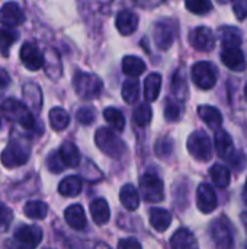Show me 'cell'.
<instances>
[{
    "mask_svg": "<svg viewBox=\"0 0 247 249\" xmlns=\"http://www.w3.org/2000/svg\"><path fill=\"white\" fill-rule=\"evenodd\" d=\"M0 112L7 120L19 124L25 130L35 128V118H33V115L31 114V111L28 109V107L25 104H22L20 101L12 99V98L10 99H6L0 105Z\"/></svg>",
    "mask_w": 247,
    "mask_h": 249,
    "instance_id": "cell-1",
    "label": "cell"
},
{
    "mask_svg": "<svg viewBox=\"0 0 247 249\" xmlns=\"http://www.w3.org/2000/svg\"><path fill=\"white\" fill-rule=\"evenodd\" d=\"M95 142L96 146L109 158L118 159L127 152L125 143L121 140L118 134H115L109 128H99L95 134Z\"/></svg>",
    "mask_w": 247,
    "mask_h": 249,
    "instance_id": "cell-2",
    "label": "cell"
},
{
    "mask_svg": "<svg viewBox=\"0 0 247 249\" xmlns=\"http://www.w3.org/2000/svg\"><path fill=\"white\" fill-rule=\"evenodd\" d=\"M73 86L82 99H95L102 92V80L92 73L77 71L73 79Z\"/></svg>",
    "mask_w": 247,
    "mask_h": 249,
    "instance_id": "cell-3",
    "label": "cell"
},
{
    "mask_svg": "<svg viewBox=\"0 0 247 249\" xmlns=\"http://www.w3.org/2000/svg\"><path fill=\"white\" fill-rule=\"evenodd\" d=\"M29 155H31L29 144H26L22 140H13L1 152V163L9 169L22 166L28 162Z\"/></svg>",
    "mask_w": 247,
    "mask_h": 249,
    "instance_id": "cell-4",
    "label": "cell"
},
{
    "mask_svg": "<svg viewBox=\"0 0 247 249\" xmlns=\"http://www.w3.org/2000/svg\"><path fill=\"white\" fill-rule=\"evenodd\" d=\"M141 197L148 203H162L165 200L163 181L153 172H147L140 179Z\"/></svg>",
    "mask_w": 247,
    "mask_h": 249,
    "instance_id": "cell-5",
    "label": "cell"
},
{
    "mask_svg": "<svg viewBox=\"0 0 247 249\" xmlns=\"http://www.w3.org/2000/svg\"><path fill=\"white\" fill-rule=\"evenodd\" d=\"M188 152L199 162H208L213 158V144L204 131H195L188 137Z\"/></svg>",
    "mask_w": 247,
    "mask_h": 249,
    "instance_id": "cell-6",
    "label": "cell"
},
{
    "mask_svg": "<svg viewBox=\"0 0 247 249\" xmlns=\"http://www.w3.org/2000/svg\"><path fill=\"white\" fill-rule=\"evenodd\" d=\"M211 239L215 249H234V238L229 223L224 219H217L210 228Z\"/></svg>",
    "mask_w": 247,
    "mask_h": 249,
    "instance_id": "cell-7",
    "label": "cell"
},
{
    "mask_svg": "<svg viewBox=\"0 0 247 249\" xmlns=\"http://www.w3.org/2000/svg\"><path fill=\"white\" fill-rule=\"evenodd\" d=\"M191 76H192L194 83L199 89H204V90H208V89L214 88V85L217 82L215 69L208 61H199V63L194 64L192 71H191Z\"/></svg>",
    "mask_w": 247,
    "mask_h": 249,
    "instance_id": "cell-8",
    "label": "cell"
},
{
    "mask_svg": "<svg viewBox=\"0 0 247 249\" xmlns=\"http://www.w3.org/2000/svg\"><path fill=\"white\" fill-rule=\"evenodd\" d=\"M154 44L159 50L166 51L169 50L176 38V25L172 20H160L154 25L153 29Z\"/></svg>",
    "mask_w": 247,
    "mask_h": 249,
    "instance_id": "cell-9",
    "label": "cell"
},
{
    "mask_svg": "<svg viewBox=\"0 0 247 249\" xmlns=\"http://www.w3.org/2000/svg\"><path fill=\"white\" fill-rule=\"evenodd\" d=\"M15 242L23 249H35L42 241V231L38 226H19L13 233Z\"/></svg>",
    "mask_w": 247,
    "mask_h": 249,
    "instance_id": "cell-10",
    "label": "cell"
},
{
    "mask_svg": "<svg viewBox=\"0 0 247 249\" xmlns=\"http://www.w3.org/2000/svg\"><path fill=\"white\" fill-rule=\"evenodd\" d=\"M189 42L191 45L202 53H208L214 48L215 45V36L214 32L207 28V26H198L195 28L191 35H189Z\"/></svg>",
    "mask_w": 247,
    "mask_h": 249,
    "instance_id": "cell-11",
    "label": "cell"
},
{
    "mask_svg": "<svg viewBox=\"0 0 247 249\" xmlns=\"http://www.w3.org/2000/svg\"><path fill=\"white\" fill-rule=\"evenodd\" d=\"M20 61L28 70L36 71L44 66L45 58H44V54L39 51V48L35 44L25 42L20 48Z\"/></svg>",
    "mask_w": 247,
    "mask_h": 249,
    "instance_id": "cell-12",
    "label": "cell"
},
{
    "mask_svg": "<svg viewBox=\"0 0 247 249\" xmlns=\"http://www.w3.org/2000/svg\"><path fill=\"white\" fill-rule=\"evenodd\" d=\"M197 206L199 212L208 214L217 209V196L211 185L201 184L197 190Z\"/></svg>",
    "mask_w": 247,
    "mask_h": 249,
    "instance_id": "cell-13",
    "label": "cell"
},
{
    "mask_svg": "<svg viewBox=\"0 0 247 249\" xmlns=\"http://www.w3.org/2000/svg\"><path fill=\"white\" fill-rule=\"evenodd\" d=\"M25 13L17 3L9 1L1 6L0 9V22L6 26H17L23 23Z\"/></svg>",
    "mask_w": 247,
    "mask_h": 249,
    "instance_id": "cell-14",
    "label": "cell"
},
{
    "mask_svg": "<svg viewBox=\"0 0 247 249\" xmlns=\"http://www.w3.org/2000/svg\"><path fill=\"white\" fill-rule=\"evenodd\" d=\"M221 61L233 71H242L246 69V57L240 47L224 48V51L221 53Z\"/></svg>",
    "mask_w": 247,
    "mask_h": 249,
    "instance_id": "cell-15",
    "label": "cell"
},
{
    "mask_svg": "<svg viewBox=\"0 0 247 249\" xmlns=\"http://www.w3.org/2000/svg\"><path fill=\"white\" fill-rule=\"evenodd\" d=\"M116 29L121 35L127 36L135 32L138 28V16L131 10H121L116 15Z\"/></svg>",
    "mask_w": 247,
    "mask_h": 249,
    "instance_id": "cell-16",
    "label": "cell"
},
{
    "mask_svg": "<svg viewBox=\"0 0 247 249\" xmlns=\"http://www.w3.org/2000/svg\"><path fill=\"white\" fill-rule=\"evenodd\" d=\"M170 247L172 249H199L194 233L185 228L178 229L173 233V236L170 239Z\"/></svg>",
    "mask_w": 247,
    "mask_h": 249,
    "instance_id": "cell-17",
    "label": "cell"
},
{
    "mask_svg": "<svg viewBox=\"0 0 247 249\" xmlns=\"http://www.w3.org/2000/svg\"><path fill=\"white\" fill-rule=\"evenodd\" d=\"M90 214H92L93 222L98 226L106 225L109 222V217H111V210H109V206H108L106 200H103V198L93 200L90 203Z\"/></svg>",
    "mask_w": 247,
    "mask_h": 249,
    "instance_id": "cell-18",
    "label": "cell"
},
{
    "mask_svg": "<svg viewBox=\"0 0 247 249\" xmlns=\"http://www.w3.org/2000/svg\"><path fill=\"white\" fill-rule=\"evenodd\" d=\"M64 219L67 225L76 231H83L86 228V214H84L83 207L79 204L70 206L64 213Z\"/></svg>",
    "mask_w": 247,
    "mask_h": 249,
    "instance_id": "cell-19",
    "label": "cell"
},
{
    "mask_svg": "<svg viewBox=\"0 0 247 249\" xmlns=\"http://www.w3.org/2000/svg\"><path fill=\"white\" fill-rule=\"evenodd\" d=\"M214 143H215V150L217 153L227 159L234 153V146H233V140L230 137V134L224 130H217L215 137H214Z\"/></svg>",
    "mask_w": 247,
    "mask_h": 249,
    "instance_id": "cell-20",
    "label": "cell"
},
{
    "mask_svg": "<svg viewBox=\"0 0 247 249\" xmlns=\"http://www.w3.org/2000/svg\"><path fill=\"white\" fill-rule=\"evenodd\" d=\"M198 115L199 118L211 128L218 130L223 124V115L221 112L215 108V107H210V105H201L198 108Z\"/></svg>",
    "mask_w": 247,
    "mask_h": 249,
    "instance_id": "cell-21",
    "label": "cell"
},
{
    "mask_svg": "<svg viewBox=\"0 0 247 249\" xmlns=\"http://www.w3.org/2000/svg\"><path fill=\"white\" fill-rule=\"evenodd\" d=\"M170 223H172V214L167 210L159 209V207L150 210V225L157 232L167 231L169 226H170Z\"/></svg>",
    "mask_w": 247,
    "mask_h": 249,
    "instance_id": "cell-22",
    "label": "cell"
},
{
    "mask_svg": "<svg viewBox=\"0 0 247 249\" xmlns=\"http://www.w3.org/2000/svg\"><path fill=\"white\" fill-rule=\"evenodd\" d=\"M119 198H121V203L122 206L130 210V212H134L138 209L140 206V196H138V191L134 188V185L131 184H127L121 188L119 191Z\"/></svg>",
    "mask_w": 247,
    "mask_h": 249,
    "instance_id": "cell-23",
    "label": "cell"
},
{
    "mask_svg": "<svg viewBox=\"0 0 247 249\" xmlns=\"http://www.w3.org/2000/svg\"><path fill=\"white\" fill-rule=\"evenodd\" d=\"M162 89V76L159 73H151L144 80V96L148 102H153L159 98Z\"/></svg>",
    "mask_w": 247,
    "mask_h": 249,
    "instance_id": "cell-24",
    "label": "cell"
},
{
    "mask_svg": "<svg viewBox=\"0 0 247 249\" xmlns=\"http://www.w3.org/2000/svg\"><path fill=\"white\" fill-rule=\"evenodd\" d=\"M58 153H60V156H61V159H63V162H64V165L67 168L79 166V163H80V152L76 147V144H73L70 142H66L60 147Z\"/></svg>",
    "mask_w": 247,
    "mask_h": 249,
    "instance_id": "cell-25",
    "label": "cell"
},
{
    "mask_svg": "<svg viewBox=\"0 0 247 249\" xmlns=\"http://www.w3.org/2000/svg\"><path fill=\"white\" fill-rule=\"evenodd\" d=\"M23 98L25 102L33 109V111H39L42 107V93L38 85L35 83H26L23 86Z\"/></svg>",
    "mask_w": 247,
    "mask_h": 249,
    "instance_id": "cell-26",
    "label": "cell"
},
{
    "mask_svg": "<svg viewBox=\"0 0 247 249\" xmlns=\"http://www.w3.org/2000/svg\"><path fill=\"white\" fill-rule=\"evenodd\" d=\"M44 58H45L44 66H45L47 74L51 79H58L61 76V63H60V57H58L57 51L48 48L44 54Z\"/></svg>",
    "mask_w": 247,
    "mask_h": 249,
    "instance_id": "cell-27",
    "label": "cell"
},
{
    "mask_svg": "<svg viewBox=\"0 0 247 249\" xmlns=\"http://www.w3.org/2000/svg\"><path fill=\"white\" fill-rule=\"evenodd\" d=\"M122 71L130 77H138L146 71V63L135 55H127L122 60Z\"/></svg>",
    "mask_w": 247,
    "mask_h": 249,
    "instance_id": "cell-28",
    "label": "cell"
},
{
    "mask_svg": "<svg viewBox=\"0 0 247 249\" xmlns=\"http://www.w3.org/2000/svg\"><path fill=\"white\" fill-rule=\"evenodd\" d=\"M220 39L224 45V48H231V47H240L242 45V34L237 28L233 26H223L218 29Z\"/></svg>",
    "mask_w": 247,
    "mask_h": 249,
    "instance_id": "cell-29",
    "label": "cell"
},
{
    "mask_svg": "<svg viewBox=\"0 0 247 249\" xmlns=\"http://www.w3.org/2000/svg\"><path fill=\"white\" fill-rule=\"evenodd\" d=\"M82 185H83L82 179H80L79 177H76V175H71V177L64 178V179L60 182L58 191H60V194L64 196V197H76V196L80 194Z\"/></svg>",
    "mask_w": 247,
    "mask_h": 249,
    "instance_id": "cell-30",
    "label": "cell"
},
{
    "mask_svg": "<svg viewBox=\"0 0 247 249\" xmlns=\"http://www.w3.org/2000/svg\"><path fill=\"white\" fill-rule=\"evenodd\" d=\"M211 178H213V182L218 188H227L230 181H231V175H230L229 168L224 165H220V163H215L211 168Z\"/></svg>",
    "mask_w": 247,
    "mask_h": 249,
    "instance_id": "cell-31",
    "label": "cell"
},
{
    "mask_svg": "<svg viewBox=\"0 0 247 249\" xmlns=\"http://www.w3.org/2000/svg\"><path fill=\"white\" fill-rule=\"evenodd\" d=\"M172 92L178 99H185L188 92V85H186V76L183 69H178L175 71L172 79Z\"/></svg>",
    "mask_w": 247,
    "mask_h": 249,
    "instance_id": "cell-32",
    "label": "cell"
},
{
    "mask_svg": "<svg viewBox=\"0 0 247 249\" xmlns=\"http://www.w3.org/2000/svg\"><path fill=\"white\" fill-rule=\"evenodd\" d=\"M23 213L26 217L33 220H42L45 219L48 213V206L42 201H29L23 207Z\"/></svg>",
    "mask_w": 247,
    "mask_h": 249,
    "instance_id": "cell-33",
    "label": "cell"
},
{
    "mask_svg": "<svg viewBox=\"0 0 247 249\" xmlns=\"http://www.w3.org/2000/svg\"><path fill=\"white\" fill-rule=\"evenodd\" d=\"M70 123L68 114L63 108H52L49 111V124L55 131H63Z\"/></svg>",
    "mask_w": 247,
    "mask_h": 249,
    "instance_id": "cell-34",
    "label": "cell"
},
{
    "mask_svg": "<svg viewBox=\"0 0 247 249\" xmlns=\"http://www.w3.org/2000/svg\"><path fill=\"white\" fill-rule=\"evenodd\" d=\"M103 118H105L116 131H122V130L125 128V117H124V114H122L119 109L114 108V107H109V108H106V109L103 111Z\"/></svg>",
    "mask_w": 247,
    "mask_h": 249,
    "instance_id": "cell-35",
    "label": "cell"
},
{
    "mask_svg": "<svg viewBox=\"0 0 247 249\" xmlns=\"http://www.w3.org/2000/svg\"><path fill=\"white\" fill-rule=\"evenodd\" d=\"M122 98L127 104H135L140 98V85L137 80L130 79L122 85Z\"/></svg>",
    "mask_w": 247,
    "mask_h": 249,
    "instance_id": "cell-36",
    "label": "cell"
},
{
    "mask_svg": "<svg viewBox=\"0 0 247 249\" xmlns=\"http://www.w3.org/2000/svg\"><path fill=\"white\" fill-rule=\"evenodd\" d=\"M132 118H134V123L138 125V127H146L150 124L151 118H153V111L150 108L148 104H140L135 109H134V114H132Z\"/></svg>",
    "mask_w": 247,
    "mask_h": 249,
    "instance_id": "cell-37",
    "label": "cell"
},
{
    "mask_svg": "<svg viewBox=\"0 0 247 249\" xmlns=\"http://www.w3.org/2000/svg\"><path fill=\"white\" fill-rule=\"evenodd\" d=\"M185 4L188 10H191L195 15H207L213 10L211 0H185Z\"/></svg>",
    "mask_w": 247,
    "mask_h": 249,
    "instance_id": "cell-38",
    "label": "cell"
},
{
    "mask_svg": "<svg viewBox=\"0 0 247 249\" xmlns=\"http://www.w3.org/2000/svg\"><path fill=\"white\" fill-rule=\"evenodd\" d=\"M17 39V34L15 31H9V29H0V53L6 57L9 54L10 47L13 45V42Z\"/></svg>",
    "mask_w": 247,
    "mask_h": 249,
    "instance_id": "cell-39",
    "label": "cell"
},
{
    "mask_svg": "<svg viewBox=\"0 0 247 249\" xmlns=\"http://www.w3.org/2000/svg\"><path fill=\"white\" fill-rule=\"evenodd\" d=\"M181 117H182V105L178 101L169 99L165 107V118L170 123H175L179 121Z\"/></svg>",
    "mask_w": 247,
    "mask_h": 249,
    "instance_id": "cell-40",
    "label": "cell"
},
{
    "mask_svg": "<svg viewBox=\"0 0 247 249\" xmlns=\"http://www.w3.org/2000/svg\"><path fill=\"white\" fill-rule=\"evenodd\" d=\"M47 166H48L49 172H52V174H60V172H63V171L67 168V166L64 165V162H63V159H61V156H60L58 152H52V153L48 156V159H47Z\"/></svg>",
    "mask_w": 247,
    "mask_h": 249,
    "instance_id": "cell-41",
    "label": "cell"
},
{
    "mask_svg": "<svg viewBox=\"0 0 247 249\" xmlns=\"http://www.w3.org/2000/svg\"><path fill=\"white\" fill-rule=\"evenodd\" d=\"M173 152V142L169 137H163L156 143V153L159 158H169Z\"/></svg>",
    "mask_w": 247,
    "mask_h": 249,
    "instance_id": "cell-42",
    "label": "cell"
},
{
    "mask_svg": "<svg viewBox=\"0 0 247 249\" xmlns=\"http://www.w3.org/2000/svg\"><path fill=\"white\" fill-rule=\"evenodd\" d=\"M76 118L80 124L83 125H90L95 121V111L89 107H83L77 111Z\"/></svg>",
    "mask_w": 247,
    "mask_h": 249,
    "instance_id": "cell-43",
    "label": "cell"
},
{
    "mask_svg": "<svg viewBox=\"0 0 247 249\" xmlns=\"http://www.w3.org/2000/svg\"><path fill=\"white\" fill-rule=\"evenodd\" d=\"M12 219H13L12 210L3 204H0V232H4L9 229Z\"/></svg>",
    "mask_w": 247,
    "mask_h": 249,
    "instance_id": "cell-44",
    "label": "cell"
},
{
    "mask_svg": "<svg viewBox=\"0 0 247 249\" xmlns=\"http://www.w3.org/2000/svg\"><path fill=\"white\" fill-rule=\"evenodd\" d=\"M229 162H230V163H231L237 171H242V169L246 166L247 159H246V156H245L242 152L234 150V153L229 158Z\"/></svg>",
    "mask_w": 247,
    "mask_h": 249,
    "instance_id": "cell-45",
    "label": "cell"
},
{
    "mask_svg": "<svg viewBox=\"0 0 247 249\" xmlns=\"http://www.w3.org/2000/svg\"><path fill=\"white\" fill-rule=\"evenodd\" d=\"M233 10L239 20H243L247 18V0H234L233 1Z\"/></svg>",
    "mask_w": 247,
    "mask_h": 249,
    "instance_id": "cell-46",
    "label": "cell"
},
{
    "mask_svg": "<svg viewBox=\"0 0 247 249\" xmlns=\"http://www.w3.org/2000/svg\"><path fill=\"white\" fill-rule=\"evenodd\" d=\"M118 249H143V247L137 239L127 238V239H121L118 242Z\"/></svg>",
    "mask_w": 247,
    "mask_h": 249,
    "instance_id": "cell-47",
    "label": "cell"
},
{
    "mask_svg": "<svg viewBox=\"0 0 247 249\" xmlns=\"http://www.w3.org/2000/svg\"><path fill=\"white\" fill-rule=\"evenodd\" d=\"M10 83V76L6 70L0 69V95L3 93V90L9 86Z\"/></svg>",
    "mask_w": 247,
    "mask_h": 249,
    "instance_id": "cell-48",
    "label": "cell"
},
{
    "mask_svg": "<svg viewBox=\"0 0 247 249\" xmlns=\"http://www.w3.org/2000/svg\"><path fill=\"white\" fill-rule=\"evenodd\" d=\"M141 6H147V7H151V6H157L160 4L163 0H137Z\"/></svg>",
    "mask_w": 247,
    "mask_h": 249,
    "instance_id": "cell-49",
    "label": "cell"
},
{
    "mask_svg": "<svg viewBox=\"0 0 247 249\" xmlns=\"http://www.w3.org/2000/svg\"><path fill=\"white\" fill-rule=\"evenodd\" d=\"M240 219H242V223H243V226H245V229H246L247 232V212L246 213H242Z\"/></svg>",
    "mask_w": 247,
    "mask_h": 249,
    "instance_id": "cell-50",
    "label": "cell"
},
{
    "mask_svg": "<svg viewBox=\"0 0 247 249\" xmlns=\"http://www.w3.org/2000/svg\"><path fill=\"white\" fill-rule=\"evenodd\" d=\"M245 95H246V99H247V85H246V89H245Z\"/></svg>",
    "mask_w": 247,
    "mask_h": 249,
    "instance_id": "cell-51",
    "label": "cell"
},
{
    "mask_svg": "<svg viewBox=\"0 0 247 249\" xmlns=\"http://www.w3.org/2000/svg\"><path fill=\"white\" fill-rule=\"evenodd\" d=\"M245 191L247 193V179H246V185H245Z\"/></svg>",
    "mask_w": 247,
    "mask_h": 249,
    "instance_id": "cell-52",
    "label": "cell"
}]
</instances>
